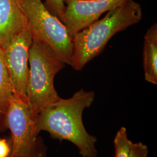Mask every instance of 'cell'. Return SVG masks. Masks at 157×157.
<instances>
[{"instance_id": "1", "label": "cell", "mask_w": 157, "mask_h": 157, "mask_svg": "<svg viewBox=\"0 0 157 157\" xmlns=\"http://www.w3.org/2000/svg\"><path fill=\"white\" fill-rule=\"evenodd\" d=\"M95 98L93 91L80 89L71 97L59 100L38 113L37 128L40 133L48 132L51 137L73 143L82 157H96L97 137L87 132L83 122V112Z\"/></svg>"}, {"instance_id": "2", "label": "cell", "mask_w": 157, "mask_h": 157, "mask_svg": "<svg viewBox=\"0 0 157 157\" xmlns=\"http://www.w3.org/2000/svg\"><path fill=\"white\" fill-rule=\"evenodd\" d=\"M143 12L140 4L129 0L108 12L100 20L80 30L72 37V67L82 70L91 60L104 50L107 43L115 34L139 22Z\"/></svg>"}, {"instance_id": "3", "label": "cell", "mask_w": 157, "mask_h": 157, "mask_svg": "<svg viewBox=\"0 0 157 157\" xmlns=\"http://www.w3.org/2000/svg\"><path fill=\"white\" fill-rule=\"evenodd\" d=\"M29 64L26 96L35 112L39 113L60 100L54 87V78L65 63L49 47L33 41Z\"/></svg>"}, {"instance_id": "4", "label": "cell", "mask_w": 157, "mask_h": 157, "mask_svg": "<svg viewBox=\"0 0 157 157\" xmlns=\"http://www.w3.org/2000/svg\"><path fill=\"white\" fill-rule=\"evenodd\" d=\"M38 113L27 97L13 94L6 115L11 132L10 157H46L47 147L37 128Z\"/></svg>"}, {"instance_id": "5", "label": "cell", "mask_w": 157, "mask_h": 157, "mask_svg": "<svg viewBox=\"0 0 157 157\" xmlns=\"http://www.w3.org/2000/svg\"><path fill=\"white\" fill-rule=\"evenodd\" d=\"M27 19L33 41L47 46L65 64L71 65L72 37L59 18L41 0H17Z\"/></svg>"}, {"instance_id": "6", "label": "cell", "mask_w": 157, "mask_h": 157, "mask_svg": "<svg viewBox=\"0 0 157 157\" xmlns=\"http://www.w3.org/2000/svg\"><path fill=\"white\" fill-rule=\"evenodd\" d=\"M32 42V34L28 26L16 35L3 50L13 94L27 97L29 56Z\"/></svg>"}, {"instance_id": "7", "label": "cell", "mask_w": 157, "mask_h": 157, "mask_svg": "<svg viewBox=\"0 0 157 157\" xmlns=\"http://www.w3.org/2000/svg\"><path fill=\"white\" fill-rule=\"evenodd\" d=\"M129 0H63L65 10L60 21L73 36L98 20L101 15Z\"/></svg>"}, {"instance_id": "8", "label": "cell", "mask_w": 157, "mask_h": 157, "mask_svg": "<svg viewBox=\"0 0 157 157\" xmlns=\"http://www.w3.org/2000/svg\"><path fill=\"white\" fill-rule=\"evenodd\" d=\"M28 26L27 19L17 0H0V47L6 48Z\"/></svg>"}, {"instance_id": "9", "label": "cell", "mask_w": 157, "mask_h": 157, "mask_svg": "<svg viewBox=\"0 0 157 157\" xmlns=\"http://www.w3.org/2000/svg\"><path fill=\"white\" fill-rule=\"evenodd\" d=\"M144 78L147 82L157 84V24L148 29L144 36L143 47Z\"/></svg>"}, {"instance_id": "10", "label": "cell", "mask_w": 157, "mask_h": 157, "mask_svg": "<svg viewBox=\"0 0 157 157\" xmlns=\"http://www.w3.org/2000/svg\"><path fill=\"white\" fill-rule=\"evenodd\" d=\"M13 90L6 67L3 49L0 47V129L6 130V119Z\"/></svg>"}, {"instance_id": "11", "label": "cell", "mask_w": 157, "mask_h": 157, "mask_svg": "<svg viewBox=\"0 0 157 157\" xmlns=\"http://www.w3.org/2000/svg\"><path fill=\"white\" fill-rule=\"evenodd\" d=\"M132 141L128 136L127 129L121 127L119 129L113 140L115 157H129Z\"/></svg>"}, {"instance_id": "12", "label": "cell", "mask_w": 157, "mask_h": 157, "mask_svg": "<svg viewBox=\"0 0 157 157\" xmlns=\"http://www.w3.org/2000/svg\"><path fill=\"white\" fill-rule=\"evenodd\" d=\"M43 3L47 9L59 19L63 16L65 10L63 0H45Z\"/></svg>"}, {"instance_id": "13", "label": "cell", "mask_w": 157, "mask_h": 157, "mask_svg": "<svg viewBox=\"0 0 157 157\" xmlns=\"http://www.w3.org/2000/svg\"><path fill=\"white\" fill-rule=\"evenodd\" d=\"M148 147L141 142L132 143L129 157H148Z\"/></svg>"}, {"instance_id": "14", "label": "cell", "mask_w": 157, "mask_h": 157, "mask_svg": "<svg viewBox=\"0 0 157 157\" xmlns=\"http://www.w3.org/2000/svg\"><path fill=\"white\" fill-rule=\"evenodd\" d=\"M11 152L10 140L0 138V157H8Z\"/></svg>"}, {"instance_id": "15", "label": "cell", "mask_w": 157, "mask_h": 157, "mask_svg": "<svg viewBox=\"0 0 157 157\" xmlns=\"http://www.w3.org/2000/svg\"><path fill=\"white\" fill-rule=\"evenodd\" d=\"M8 157H10V155H9V156H8Z\"/></svg>"}]
</instances>
